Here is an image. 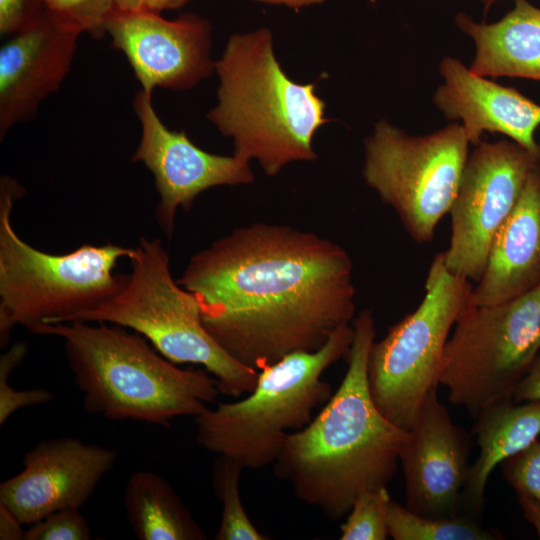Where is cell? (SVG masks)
I'll return each instance as SVG.
<instances>
[{
	"instance_id": "4316f807",
	"label": "cell",
	"mask_w": 540,
	"mask_h": 540,
	"mask_svg": "<svg viewBox=\"0 0 540 540\" xmlns=\"http://www.w3.org/2000/svg\"><path fill=\"white\" fill-rule=\"evenodd\" d=\"M91 529L79 509L56 511L25 530L24 540H89Z\"/></svg>"
},
{
	"instance_id": "5bb4252c",
	"label": "cell",
	"mask_w": 540,
	"mask_h": 540,
	"mask_svg": "<svg viewBox=\"0 0 540 540\" xmlns=\"http://www.w3.org/2000/svg\"><path fill=\"white\" fill-rule=\"evenodd\" d=\"M437 389L427 394L399 454L405 507L425 517H456L463 515L471 440L453 423Z\"/></svg>"
},
{
	"instance_id": "d6986e66",
	"label": "cell",
	"mask_w": 540,
	"mask_h": 540,
	"mask_svg": "<svg viewBox=\"0 0 540 540\" xmlns=\"http://www.w3.org/2000/svg\"><path fill=\"white\" fill-rule=\"evenodd\" d=\"M455 24L474 41L469 68L474 74L540 81V8L515 0L514 8L495 23H477L459 13Z\"/></svg>"
},
{
	"instance_id": "1f68e13d",
	"label": "cell",
	"mask_w": 540,
	"mask_h": 540,
	"mask_svg": "<svg viewBox=\"0 0 540 540\" xmlns=\"http://www.w3.org/2000/svg\"><path fill=\"white\" fill-rule=\"evenodd\" d=\"M518 503L526 520L534 527L540 539V501L517 492Z\"/></svg>"
},
{
	"instance_id": "83f0119b",
	"label": "cell",
	"mask_w": 540,
	"mask_h": 540,
	"mask_svg": "<svg viewBox=\"0 0 540 540\" xmlns=\"http://www.w3.org/2000/svg\"><path fill=\"white\" fill-rule=\"evenodd\" d=\"M502 464L505 480L519 493L540 501V437Z\"/></svg>"
},
{
	"instance_id": "d590c367",
	"label": "cell",
	"mask_w": 540,
	"mask_h": 540,
	"mask_svg": "<svg viewBox=\"0 0 540 540\" xmlns=\"http://www.w3.org/2000/svg\"><path fill=\"white\" fill-rule=\"evenodd\" d=\"M484 6V12L487 13L489 8L497 1L499 0H481Z\"/></svg>"
},
{
	"instance_id": "3957f363",
	"label": "cell",
	"mask_w": 540,
	"mask_h": 540,
	"mask_svg": "<svg viewBox=\"0 0 540 540\" xmlns=\"http://www.w3.org/2000/svg\"><path fill=\"white\" fill-rule=\"evenodd\" d=\"M33 333L63 339L84 410L111 421L163 427L196 417L216 400L217 380L203 369H182L128 328L99 322L41 324Z\"/></svg>"
},
{
	"instance_id": "ac0fdd59",
	"label": "cell",
	"mask_w": 540,
	"mask_h": 540,
	"mask_svg": "<svg viewBox=\"0 0 540 540\" xmlns=\"http://www.w3.org/2000/svg\"><path fill=\"white\" fill-rule=\"evenodd\" d=\"M540 285V155L512 212L498 230L470 304L490 305Z\"/></svg>"
},
{
	"instance_id": "5b68a950",
	"label": "cell",
	"mask_w": 540,
	"mask_h": 540,
	"mask_svg": "<svg viewBox=\"0 0 540 540\" xmlns=\"http://www.w3.org/2000/svg\"><path fill=\"white\" fill-rule=\"evenodd\" d=\"M24 188L4 175L0 180V344L13 328L31 332L41 324L71 322L93 310L125 286L128 275L114 274L119 259L131 248L116 244L89 245L65 254L34 248L15 232L14 201Z\"/></svg>"
},
{
	"instance_id": "603a6c76",
	"label": "cell",
	"mask_w": 540,
	"mask_h": 540,
	"mask_svg": "<svg viewBox=\"0 0 540 540\" xmlns=\"http://www.w3.org/2000/svg\"><path fill=\"white\" fill-rule=\"evenodd\" d=\"M244 467L231 458L218 455L213 469V487L222 503L216 540H265L248 517L240 495V476Z\"/></svg>"
},
{
	"instance_id": "8fae6325",
	"label": "cell",
	"mask_w": 540,
	"mask_h": 540,
	"mask_svg": "<svg viewBox=\"0 0 540 540\" xmlns=\"http://www.w3.org/2000/svg\"><path fill=\"white\" fill-rule=\"evenodd\" d=\"M540 155L511 139L481 141L469 153L449 214L451 237L443 252L453 274L478 282L493 240L506 221Z\"/></svg>"
},
{
	"instance_id": "6da1fadb",
	"label": "cell",
	"mask_w": 540,
	"mask_h": 540,
	"mask_svg": "<svg viewBox=\"0 0 540 540\" xmlns=\"http://www.w3.org/2000/svg\"><path fill=\"white\" fill-rule=\"evenodd\" d=\"M177 282L197 299L217 343L256 370L320 349L355 317L348 252L283 224L232 230L194 254Z\"/></svg>"
},
{
	"instance_id": "484cf974",
	"label": "cell",
	"mask_w": 540,
	"mask_h": 540,
	"mask_svg": "<svg viewBox=\"0 0 540 540\" xmlns=\"http://www.w3.org/2000/svg\"><path fill=\"white\" fill-rule=\"evenodd\" d=\"M26 345L15 344L9 351L0 358V424H4L7 419L16 411L45 404L54 400V394L44 389L15 390L8 379L12 371L23 360L26 354Z\"/></svg>"
},
{
	"instance_id": "ffe728a7",
	"label": "cell",
	"mask_w": 540,
	"mask_h": 540,
	"mask_svg": "<svg viewBox=\"0 0 540 540\" xmlns=\"http://www.w3.org/2000/svg\"><path fill=\"white\" fill-rule=\"evenodd\" d=\"M475 420L472 435L479 455L470 466L462 494V514L470 517L479 516L484 508L486 484L493 469L540 437V401H503Z\"/></svg>"
},
{
	"instance_id": "52a82bcc",
	"label": "cell",
	"mask_w": 540,
	"mask_h": 540,
	"mask_svg": "<svg viewBox=\"0 0 540 540\" xmlns=\"http://www.w3.org/2000/svg\"><path fill=\"white\" fill-rule=\"evenodd\" d=\"M128 259L131 273L124 288L73 321L133 330L171 362L203 366L217 380L220 394L250 393L258 370L233 358L206 330L197 299L173 279L161 240L140 238Z\"/></svg>"
},
{
	"instance_id": "e0dca14e",
	"label": "cell",
	"mask_w": 540,
	"mask_h": 540,
	"mask_svg": "<svg viewBox=\"0 0 540 540\" xmlns=\"http://www.w3.org/2000/svg\"><path fill=\"white\" fill-rule=\"evenodd\" d=\"M439 71L443 84L433 102L445 118L462 122L470 144L476 146L484 132H491L532 152L540 149L534 136L540 126V105L512 87L474 74L457 58H443Z\"/></svg>"
},
{
	"instance_id": "f1b7e54d",
	"label": "cell",
	"mask_w": 540,
	"mask_h": 540,
	"mask_svg": "<svg viewBox=\"0 0 540 540\" xmlns=\"http://www.w3.org/2000/svg\"><path fill=\"white\" fill-rule=\"evenodd\" d=\"M44 13L41 0H0V33L14 35L23 31Z\"/></svg>"
},
{
	"instance_id": "9c48e42d",
	"label": "cell",
	"mask_w": 540,
	"mask_h": 540,
	"mask_svg": "<svg viewBox=\"0 0 540 540\" xmlns=\"http://www.w3.org/2000/svg\"><path fill=\"white\" fill-rule=\"evenodd\" d=\"M470 281L450 272L443 252L433 258L419 306L374 341L368 358L370 394L394 425L409 430L438 384L447 340L470 303Z\"/></svg>"
},
{
	"instance_id": "30bf717a",
	"label": "cell",
	"mask_w": 540,
	"mask_h": 540,
	"mask_svg": "<svg viewBox=\"0 0 540 540\" xmlns=\"http://www.w3.org/2000/svg\"><path fill=\"white\" fill-rule=\"evenodd\" d=\"M459 123L411 136L382 119L364 142L363 177L418 243L433 239L449 213L469 156Z\"/></svg>"
},
{
	"instance_id": "e575fe53",
	"label": "cell",
	"mask_w": 540,
	"mask_h": 540,
	"mask_svg": "<svg viewBox=\"0 0 540 540\" xmlns=\"http://www.w3.org/2000/svg\"><path fill=\"white\" fill-rule=\"evenodd\" d=\"M115 9L122 12H134L145 9L143 0H112Z\"/></svg>"
},
{
	"instance_id": "cb8c5ba5",
	"label": "cell",
	"mask_w": 540,
	"mask_h": 540,
	"mask_svg": "<svg viewBox=\"0 0 540 540\" xmlns=\"http://www.w3.org/2000/svg\"><path fill=\"white\" fill-rule=\"evenodd\" d=\"M391 501L387 487L359 493L340 527V539L385 540Z\"/></svg>"
},
{
	"instance_id": "44dd1931",
	"label": "cell",
	"mask_w": 540,
	"mask_h": 540,
	"mask_svg": "<svg viewBox=\"0 0 540 540\" xmlns=\"http://www.w3.org/2000/svg\"><path fill=\"white\" fill-rule=\"evenodd\" d=\"M123 501L127 520L139 540L207 538L174 489L155 472L132 473Z\"/></svg>"
},
{
	"instance_id": "7a4b0ae2",
	"label": "cell",
	"mask_w": 540,
	"mask_h": 540,
	"mask_svg": "<svg viewBox=\"0 0 540 540\" xmlns=\"http://www.w3.org/2000/svg\"><path fill=\"white\" fill-rule=\"evenodd\" d=\"M354 337L343 380L320 412L289 432L273 463L276 477L297 498L337 520L356 496L387 487L394 476L408 431L376 407L368 383V358L376 327L370 309L352 320Z\"/></svg>"
},
{
	"instance_id": "7c38bea8",
	"label": "cell",
	"mask_w": 540,
	"mask_h": 540,
	"mask_svg": "<svg viewBox=\"0 0 540 540\" xmlns=\"http://www.w3.org/2000/svg\"><path fill=\"white\" fill-rule=\"evenodd\" d=\"M151 95L140 90L133 99L141 137L131 159L142 162L154 176L160 196L155 217L169 238L179 207L187 211L203 191L221 185L249 184L254 175L249 162L234 155L206 152L184 131L168 129L157 115Z\"/></svg>"
},
{
	"instance_id": "8992f818",
	"label": "cell",
	"mask_w": 540,
	"mask_h": 540,
	"mask_svg": "<svg viewBox=\"0 0 540 540\" xmlns=\"http://www.w3.org/2000/svg\"><path fill=\"white\" fill-rule=\"evenodd\" d=\"M353 337L352 323L343 325L320 349L291 353L259 370L257 383L245 398L218 403L194 417L196 443L244 469L273 464L287 434L305 427L314 409L332 396L321 376L347 356Z\"/></svg>"
},
{
	"instance_id": "277c9868",
	"label": "cell",
	"mask_w": 540,
	"mask_h": 540,
	"mask_svg": "<svg viewBox=\"0 0 540 540\" xmlns=\"http://www.w3.org/2000/svg\"><path fill=\"white\" fill-rule=\"evenodd\" d=\"M217 104L208 120L233 140V155L266 175L317 159L315 132L330 121L314 84L292 81L277 61L268 28L233 34L215 61Z\"/></svg>"
},
{
	"instance_id": "2e32d148",
	"label": "cell",
	"mask_w": 540,
	"mask_h": 540,
	"mask_svg": "<svg viewBox=\"0 0 540 540\" xmlns=\"http://www.w3.org/2000/svg\"><path fill=\"white\" fill-rule=\"evenodd\" d=\"M80 35L45 12L1 46V141L13 126L34 119L40 103L59 89Z\"/></svg>"
},
{
	"instance_id": "d4e9b609",
	"label": "cell",
	"mask_w": 540,
	"mask_h": 540,
	"mask_svg": "<svg viewBox=\"0 0 540 540\" xmlns=\"http://www.w3.org/2000/svg\"><path fill=\"white\" fill-rule=\"evenodd\" d=\"M45 12L63 25L93 38L106 34V23L116 10L112 0H41Z\"/></svg>"
},
{
	"instance_id": "f546056e",
	"label": "cell",
	"mask_w": 540,
	"mask_h": 540,
	"mask_svg": "<svg viewBox=\"0 0 540 540\" xmlns=\"http://www.w3.org/2000/svg\"><path fill=\"white\" fill-rule=\"evenodd\" d=\"M512 400L516 403L540 401V352L515 388Z\"/></svg>"
},
{
	"instance_id": "9a60e30c",
	"label": "cell",
	"mask_w": 540,
	"mask_h": 540,
	"mask_svg": "<svg viewBox=\"0 0 540 540\" xmlns=\"http://www.w3.org/2000/svg\"><path fill=\"white\" fill-rule=\"evenodd\" d=\"M117 457L113 449L76 438L43 440L25 454L23 470L0 484V504L23 525L62 509H79Z\"/></svg>"
},
{
	"instance_id": "ba28073f",
	"label": "cell",
	"mask_w": 540,
	"mask_h": 540,
	"mask_svg": "<svg viewBox=\"0 0 540 540\" xmlns=\"http://www.w3.org/2000/svg\"><path fill=\"white\" fill-rule=\"evenodd\" d=\"M539 352L540 285L504 302L469 303L447 340L438 384L452 404L476 419L512 400Z\"/></svg>"
},
{
	"instance_id": "836d02e7",
	"label": "cell",
	"mask_w": 540,
	"mask_h": 540,
	"mask_svg": "<svg viewBox=\"0 0 540 540\" xmlns=\"http://www.w3.org/2000/svg\"><path fill=\"white\" fill-rule=\"evenodd\" d=\"M255 2L270 4V5H282L292 9H299L302 7L322 4L326 0H253Z\"/></svg>"
},
{
	"instance_id": "4dcf8cb0",
	"label": "cell",
	"mask_w": 540,
	"mask_h": 540,
	"mask_svg": "<svg viewBox=\"0 0 540 540\" xmlns=\"http://www.w3.org/2000/svg\"><path fill=\"white\" fill-rule=\"evenodd\" d=\"M19 519L5 506L0 504V539L19 540L24 539L25 530Z\"/></svg>"
},
{
	"instance_id": "4fadbf2b",
	"label": "cell",
	"mask_w": 540,
	"mask_h": 540,
	"mask_svg": "<svg viewBox=\"0 0 540 540\" xmlns=\"http://www.w3.org/2000/svg\"><path fill=\"white\" fill-rule=\"evenodd\" d=\"M211 25L194 13L168 20L147 9L115 10L106 23L112 44L130 63L144 92L187 90L215 70Z\"/></svg>"
},
{
	"instance_id": "d6a6232c",
	"label": "cell",
	"mask_w": 540,
	"mask_h": 540,
	"mask_svg": "<svg viewBox=\"0 0 540 540\" xmlns=\"http://www.w3.org/2000/svg\"><path fill=\"white\" fill-rule=\"evenodd\" d=\"M190 0H143L147 10L160 13L162 10L177 9L184 6Z\"/></svg>"
},
{
	"instance_id": "7402d4cb",
	"label": "cell",
	"mask_w": 540,
	"mask_h": 540,
	"mask_svg": "<svg viewBox=\"0 0 540 540\" xmlns=\"http://www.w3.org/2000/svg\"><path fill=\"white\" fill-rule=\"evenodd\" d=\"M388 532L395 540H498L503 536L481 526L473 517L432 518L416 514L391 501Z\"/></svg>"
}]
</instances>
